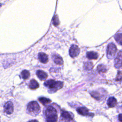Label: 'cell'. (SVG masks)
Listing matches in <instances>:
<instances>
[{
  "mask_svg": "<svg viewBox=\"0 0 122 122\" xmlns=\"http://www.w3.org/2000/svg\"><path fill=\"white\" fill-rule=\"evenodd\" d=\"M44 114L46 122H56L58 115L56 109L52 106H48L44 108Z\"/></svg>",
  "mask_w": 122,
  "mask_h": 122,
  "instance_id": "obj_1",
  "label": "cell"
},
{
  "mask_svg": "<svg viewBox=\"0 0 122 122\" xmlns=\"http://www.w3.org/2000/svg\"><path fill=\"white\" fill-rule=\"evenodd\" d=\"M44 85L48 88L49 92L52 93L61 89L63 87V82L60 81H56L53 80L51 79L46 81Z\"/></svg>",
  "mask_w": 122,
  "mask_h": 122,
  "instance_id": "obj_2",
  "label": "cell"
},
{
  "mask_svg": "<svg viewBox=\"0 0 122 122\" xmlns=\"http://www.w3.org/2000/svg\"><path fill=\"white\" fill-rule=\"evenodd\" d=\"M27 112L32 115H36L40 112V107L36 101H32L27 105Z\"/></svg>",
  "mask_w": 122,
  "mask_h": 122,
  "instance_id": "obj_3",
  "label": "cell"
},
{
  "mask_svg": "<svg viewBox=\"0 0 122 122\" xmlns=\"http://www.w3.org/2000/svg\"><path fill=\"white\" fill-rule=\"evenodd\" d=\"M117 51L116 46L112 43H110L107 48V55L108 58L112 59L115 55Z\"/></svg>",
  "mask_w": 122,
  "mask_h": 122,
  "instance_id": "obj_4",
  "label": "cell"
},
{
  "mask_svg": "<svg viewBox=\"0 0 122 122\" xmlns=\"http://www.w3.org/2000/svg\"><path fill=\"white\" fill-rule=\"evenodd\" d=\"M4 112L7 114H10L13 112V105L12 102H7L4 105Z\"/></svg>",
  "mask_w": 122,
  "mask_h": 122,
  "instance_id": "obj_5",
  "label": "cell"
},
{
  "mask_svg": "<svg viewBox=\"0 0 122 122\" xmlns=\"http://www.w3.org/2000/svg\"><path fill=\"white\" fill-rule=\"evenodd\" d=\"M80 53V49L79 47L76 45H72L71 46L69 50V54L71 57L74 58L77 56Z\"/></svg>",
  "mask_w": 122,
  "mask_h": 122,
  "instance_id": "obj_6",
  "label": "cell"
},
{
  "mask_svg": "<svg viewBox=\"0 0 122 122\" xmlns=\"http://www.w3.org/2000/svg\"><path fill=\"white\" fill-rule=\"evenodd\" d=\"M61 120H63L66 122L72 121L73 120V117L72 115L69 112L66 111H62L61 113Z\"/></svg>",
  "mask_w": 122,
  "mask_h": 122,
  "instance_id": "obj_7",
  "label": "cell"
},
{
  "mask_svg": "<svg viewBox=\"0 0 122 122\" xmlns=\"http://www.w3.org/2000/svg\"><path fill=\"white\" fill-rule=\"evenodd\" d=\"M122 63V51H120L115 60V66L117 68L119 67Z\"/></svg>",
  "mask_w": 122,
  "mask_h": 122,
  "instance_id": "obj_8",
  "label": "cell"
},
{
  "mask_svg": "<svg viewBox=\"0 0 122 122\" xmlns=\"http://www.w3.org/2000/svg\"><path fill=\"white\" fill-rule=\"evenodd\" d=\"M78 113L81 115L83 116H88L89 114V111L87 108L85 107H78L76 109Z\"/></svg>",
  "mask_w": 122,
  "mask_h": 122,
  "instance_id": "obj_9",
  "label": "cell"
},
{
  "mask_svg": "<svg viewBox=\"0 0 122 122\" xmlns=\"http://www.w3.org/2000/svg\"><path fill=\"white\" fill-rule=\"evenodd\" d=\"M38 58L39 61L43 63H47L48 61V57L47 55L43 52H40L38 54Z\"/></svg>",
  "mask_w": 122,
  "mask_h": 122,
  "instance_id": "obj_10",
  "label": "cell"
},
{
  "mask_svg": "<svg viewBox=\"0 0 122 122\" xmlns=\"http://www.w3.org/2000/svg\"><path fill=\"white\" fill-rule=\"evenodd\" d=\"M36 75L37 77L41 80H42V81L46 80L48 77V75L47 73H46L45 72L41 70H38L36 71Z\"/></svg>",
  "mask_w": 122,
  "mask_h": 122,
  "instance_id": "obj_11",
  "label": "cell"
},
{
  "mask_svg": "<svg viewBox=\"0 0 122 122\" xmlns=\"http://www.w3.org/2000/svg\"><path fill=\"white\" fill-rule=\"evenodd\" d=\"M116 104L117 100L113 97H110L107 100V104L110 108L114 107L116 105Z\"/></svg>",
  "mask_w": 122,
  "mask_h": 122,
  "instance_id": "obj_12",
  "label": "cell"
},
{
  "mask_svg": "<svg viewBox=\"0 0 122 122\" xmlns=\"http://www.w3.org/2000/svg\"><path fill=\"white\" fill-rule=\"evenodd\" d=\"M52 58L54 62L58 65H62L63 63L62 58L58 55H57V54L53 55L52 56Z\"/></svg>",
  "mask_w": 122,
  "mask_h": 122,
  "instance_id": "obj_13",
  "label": "cell"
},
{
  "mask_svg": "<svg viewBox=\"0 0 122 122\" xmlns=\"http://www.w3.org/2000/svg\"><path fill=\"white\" fill-rule=\"evenodd\" d=\"M86 57L89 59L96 60L98 58V54L94 51H88L86 53Z\"/></svg>",
  "mask_w": 122,
  "mask_h": 122,
  "instance_id": "obj_14",
  "label": "cell"
},
{
  "mask_svg": "<svg viewBox=\"0 0 122 122\" xmlns=\"http://www.w3.org/2000/svg\"><path fill=\"white\" fill-rule=\"evenodd\" d=\"M39 86V84L35 80L32 79L30 81L29 84V87L30 89H36L38 88Z\"/></svg>",
  "mask_w": 122,
  "mask_h": 122,
  "instance_id": "obj_15",
  "label": "cell"
},
{
  "mask_svg": "<svg viewBox=\"0 0 122 122\" xmlns=\"http://www.w3.org/2000/svg\"><path fill=\"white\" fill-rule=\"evenodd\" d=\"M38 100L43 105H47L51 102V100H50L49 99H48L46 97H41L39 98Z\"/></svg>",
  "mask_w": 122,
  "mask_h": 122,
  "instance_id": "obj_16",
  "label": "cell"
},
{
  "mask_svg": "<svg viewBox=\"0 0 122 122\" xmlns=\"http://www.w3.org/2000/svg\"><path fill=\"white\" fill-rule=\"evenodd\" d=\"M21 76L23 79H24V80L27 79L29 78V77L30 76V72L26 70H23L21 72Z\"/></svg>",
  "mask_w": 122,
  "mask_h": 122,
  "instance_id": "obj_17",
  "label": "cell"
},
{
  "mask_svg": "<svg viewBox=\"0 0 122 122\" xmlns=\"http://www.w3.org/2000/svg\"><path fill=\"white\" fill-rule=\"evenodd\" d=\"M115 40L120 44L122 45V34L118 33L114 36Z\"/></svg>",
  "mask_w": 122,
  "mask_h": 122,
  "instance_id": "obj_18",
  "label": "cell"
},
{
  "mask_svg": "<svg viewBox=\"0 0 122 122\" xmlns=\"http://www.w3.org/2000/svg\"><path fill=\"white\" fill-rule=\"evenodd\" d=\"M52 22H53V24L54 26H57V25H59V21L58 17L57 15H55L54 17L53 18Z\"/></svg>",
  "mask_w": 122,
  "mask_h": 122,
  "instance_id": "obj_19",
  "label": "cell"
},
{
  "mask_svg": "<svg viewBox=\"0 0 122 122\" xmlns=\"http://www.w3.org/2000/svg\"><path fill=\"white\" fill-rule=\"evenodd\" d=\"M97 69H98V71H99V72H105V71H106V69L104 67V66L102 65H100L98 66V68H97Z\"/></svg>",
  "mask_w": 122,
  "mask_h": 122,
  "instance_id": "obj_20",
  "label": "cell"
},
{
  "mask_svg": "<svg viewBox=\"0 0 122 122\" xmlns=\"http://www.w3.org/2000/svg\"><path fill=\"white\" fill-rule=\"evenodd\" d=\"M118 119H119V120L120 122H122V114H120L119 115V116H118Z\"/></svg>",
  "mask_w": 122,
  "mask_h": 122,
  "instance_id": "obj_21",
  "label": "cell"
},
{
  "mask_svg": "<svg viewBox=\"0 0 122 122\" xmlns=\"http://www.w3.org/2000/svg\"><path fill=\"white\" fill-rule=\"evenodd\" d=\"M28 122H39L37 120H32L29 121Z\"/></svg>",
  "mask_w": 122,
  "mask_h": 122,
  "instance_id": "obj_22",
  "label": "cell"
}]
</instances>
